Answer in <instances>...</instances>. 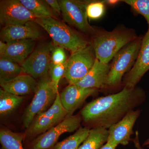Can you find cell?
<instances>
[{"instance_id": "cell-1", "label": "cell", "mask_w": 149, "mask_h": 149, "mask_svg": "<svg viewBox=\"0 0 149 149\" xmlns=\"http://www.w3.org/2000/svg\"><path fill=\"white\" fill-rule=\"evenodd\" d=\"M146 98V92L141 87H124L118 93L100 97L88 103L81 110L80 115L85 127L108 129L141 105Z\"/></svg>"}, {"instance_id": "cell-2", "label": "cell", "mask_w": 149, "mask_h": 149, "mask_svg": "<svg viewBox=\"0 0 149 149\" xmlns=\"http://www.w3.org/2000/svg\"><path fill=\"white\" fill-rule=\"evenodd\" d=\"M92 42L96 58L109 63L126 45L138 38L134 30L118 28L111 31H97Z\"/></svg>"}, {"instance_id": "cell-3", "label": "cell", "mask_w": 149, "mask_h": 149, "mask_svg": "<svg viewBox=\"0 0 149 149\" xmlns=\"http://www.w3.org/2000/svg\"><path fill=\"white\" fill-rule=\"evenodd\" d=\"M50 35L54 45L75 52L92 44L84 35L63 22L52 17L36 18L34 20Z\"/></svg>"}, {"instance_id": "cell-4", "label": "cell", "mask_w": 149, "mask_h": 149, "mask_svg": "<svg viewBox=\"0 0 149 149\" xmlns=\"http://www.w3.org/2000/svg\"><path fill=\"white\" fill-rule=\"evenodd\" d=\"M142 39L143 37H138L123 48L115 56L111 64L105 89H114L122 86L123 77L132 69L136 63Z\"/></svg>"}, {"instance_id": "cell-5", "label": "cell", "mask_w": 149, "mask_h": 149, "mask_svg": "<svg viewBox=\"0 0 149 149\" xmlns=\"http://www.w3.org/2000/svg\"><path fill=\"white\" fill-rule=\"evenodd\" d=\"M35 95L31 103L23 114L22 122L27 128L35 117L46 111L53 104L56 93L51 81L49 74L40 78L37 83Z\"/></svg>"}, {"instance_id": "cell-6", "label": "cell", "mask_w": 149, "mask_h": 149, "mask_svg": "<svg viewBox=\"0 0 149 149\" xmlns=\"http://www.w3.org/2000/svg\"><path fill=\"white\" fill-rule=\"evenodd\" d=\"M96 57L92 44L71 53L66 62L64 77L69 85H76L93 67Z\"/></svg>"}, {"instance_id": "cell-7", "label": "cell", "mask_w": 149, "mask_h": 149, "mask_svg": "<svg viewBox=\"0 0 149 149\" xmlns=\"http://www.w3.org/2000/svg\"><path fill=\"white\" fill-rule=\"evenodd\" d=\"M63 20L85 35L94 37L97 30L88 21L86 9L90 1L59 0Z\"/></svg>"}, {"instance_id": "cell-8", "label": "cell", "mask_w": 149, "mask_h": 149, "mask_svg": "<svg viewBox=\"0 0 149 149\" xmlns=\"http://www.w3.org/2000/svg\"><path fill=\"white\" fill-rule=\"evenodd\" d=\"M67 113L61 101L59 93L54 102L46 111L38 115L27 128L25 138L30 139L40 136L57 125L67 116Z\"/></svg>"}, {"instance_id": "cell-9", "label": "cell", "mask_w": 149, "mask_h": 149, "mask_svg": "<svg viewBox=\"0 0 149 149\" xmlns=\"http://www.w3.org/2000/svg\"><path fill=\"white\" fill-rule=\"evenodd\" d=\"M82 121L80 115L67 116L57 125L34 139L29 149H52L57 143L60 136L64 133L76 131L80 128Z\"/></svg>"}, {"instance_id": "cell-10", "label": "cell", "mask_w": 149, "mask_h": 149, "mask_svg": "<svg viewBox=\"0 0 149 149\" xmlns=\"http://www.w3.org/2000/svg\"><path fill=\"white\" fill-rule=\"evenodd\" d=\"M53 46V44L50 42L37 47L21 65L22 72L35 79L49 74Z\"/></svg>"}, {"instance_id": "cell-11", "label": "cell", "mask_w": 149, "mask_h": 149, "mask_svg": "<svg viewBox=\"0 0 149 149\" xmlns=\"http://www.w3.org/2000/svg\"><path fill=\"white\" fill-rule=\"evenodd\" d=\"M36 18L19 0L0 2V22L4 26L23 24Z\"/></svg>"}, {"instance_id": "cell-12", "label": "cell", "mask_w": 149, "mask_h": 149, "mask_svg": "<svg viewBox=\"0 0 149 149\" xmlns=\"http://www.w3.org/2000/svg\"><path fill=\"white\" fill-rule=\"evenodd\" d=\"M141 113L139 109L132 111L119 122L110 127L107 143L116 147L119 145H128L131 140L133 127Z\"/></svg>"}, {"instance_id": "cell-13", "label": "cell", "mask_w": 149, "mask_h": 149, "mask_svg": "<svg viewBox=\"0 0 149 149\" xmlns=\"http://www.w3.org/2000/svg\"><path fill=\"white\" fill-rule=\"evenodd\" d=\"M149 70V31L143 37L142 45L135 64L122 80V86L134 88Z\"/></svg>"}, {"instance_id": "cell-14", "label": "cell", "mask_w": 149, "mask_h": 149, "mask_svg": "<svg viewBox=\"0 0 149 149\" xmlns=\"http://www.w3.org/2000/svg\"><path fill=\"white\" fill-rule=\"evenodd\" d=\"M100 90L94 88H80L76 85H69L60 94L61 101L67 116L73 113L89 97L96 95Z\"/></svg>"}, {"instance_id": "cell-15", "label": "cell", "mask_w": 149, "mask_h": 149, "mask_svg": "<svg viewBox=\"0 0 149 149\" xmlns=\"http://www.w3.org/2000/svg\"><path fill=\"white\" fill-rule=\"evenodd\" d=\"M41 36L38 24L34 21L20 25L4 26L0 33L1 41L6 43L16 40H35Z\"/></svg>"}, {"instance_id": "cell-16", "label": "cell", "mask_w": 149, "mask_h": 149, "mask_svg": "<svg viewBox=\"0 0 149 149\" xmlns=\"http://www.w3.org/2000/svg\"><path fill=\"white\" fill-rule=\"evenodd\" d=\"M110 67L109 63H104L96 59L91 70L76 85L84 88H94L99 90L104 89Z\"/></svg>"}, {"instance_id": "cell-17", "label": "cell", "mask_w": 149, "mask_h": 149, "mask_svg": "<svg viewBox=\"0 0 149 149\" xmlns=\"http://www.w3.org/2000/svg\"><path fill=\"white\" fill-rule=\"evenodd\" d=\"M35 40H19L7 42L6 50L2 58L21 65L34 50Z\"/></svg>"}, {"instance_id": "cell-18", "label": "cell", "mask_w": 149, "mask_h": 149, "mask_svg": "<svg viewBox=\"0 0 149 149\" xmlns=\"http://www.w3.org/2000/svg\"><path fill=\"white\" fill-rule=\"evenodd\" d=\"M1 88L15 95H27L35 92L37 83L35 79L29 74H20L6 82L0 83Z\"/></svg>"}, {"instance_id": "cell-19", "label": "cell", "mask_w": 149, "mask_h": 149, "mask_svg": "<svg viewBox=\"0 0 149 149\" xmlns=\"http://www.w3.org/2000/svg\"><path fill=\"white\" fill-rule=\"evenodd\" d=\"M108 136V129L101 127L92 128L78 149H100L107 142Z\"/></svg>"}, {"instance_id": "cell-20", "label": "cell", "mask_w": 149, "mask_h": 149, "mask_svg": "<svg viewBox=\"0 0 149 149\" xmlns=\"http://www.w3.org/2000/svg\"><path fill=\"white\" fill-rule=\"evenodd\" d=\"M24 100L21 96L15 95L2 88L0 89V115L4 117L10 114Z\"/></svg>"}, {"instance_id": "cell-21", "label": "cell", "mask_w": 149, "mask_h": 149, "mask_svg": "<svg viewBox=\"0 0 149 149\" xmlns=\"http://www.w3.org/2000/svg\"><path fill=\"white\" fill-rule=\"evenodd\" d=\"M90 130L88 127H80L73 135L57 143L52 149H78L87 139Z\"/></svg>"}, {"instance_id": "cell-22", "label": "cell", "mask_w": 149, "mask_h": 149, "mask_svg": "<svg viewBox=\"0 0 149 149\" xmlns=\"http://www.w3.org/2000/svg\"><path fill=\"white\" fill-rule=\"evenodd\" d=\"M20 3L37 18L52 17L54 14L44 1L39 0H19Z\"/></svg>"}, {"instance_id": "cell-23", "label": "cell", "mask_w": 149, "mask_h": 149, "mask_svg": "<svg viewBox=\"0 0 149 149\" xmlns=\"http://www.w3.org/2000/svg\"><path fill=\"white\" fill-rule=\"evenodd\" d=\"M22 72L20 65L7 59L0 58V83L11 80Z\"/></svg>"}, {"instance_id": "cell-24", "label": "cell", "mask_w": 149, "mask_h": 149, "mask_svg": "<svg viewBox=\"0 0 149 149\" xmlns=\"http://www.w3.org/2000/svg\"><path fill=\"white\" fill-rule=\"evenodd\" d=\"M23 136L7 129L0 131V143L2 149H24L22 146Z\"/></svg>"}, {"instance_id": "cell-25", "label": "cell", "mask_w": 149, "mask_h": 149, "mask_svg": "<svg viewBox=\"0 0 149 149\" xmlns=\"http://www.w3.org/2000/svg\"><path fill=\"white\" fill-rule=\"evenodd\" d=\"M130 6L134 11L143 15L148 23L149 31V0H125L121 1Z\"/></svg>"}, {"instance_id": "cell-26", "label": "cell", "mask_w": 149, "mask_h": 149, "mask_svg": "<svg viewBox=\"0 0 149 149\" xmlns=\"http://www.w3.org/2000/svg\"><path fill=\"white\" fill-rule=\"evenodd\" d=\"M106 4L104 1H90L86 9L87 16L91 19H97L103 16Z\"/></svg>"}, {"instance_id": "cell-27", "label": "cell", "mask_w": 149, "mask_h": 149, "mask_svg": "<svg viewBox=\"0 0 149 149\" xmlns=\"http://www.w3.org/2000/svg\"><path fill=\"white\" fill-rule=\"evenodd\" d=\"M66 63L61 65L51 64L49 70V75L56 93H58V85L61 79L64 76Z\"/></svg>"}, {"instance_id": "cell-28", "label": "cell", "mask_w": 149, "mask_h": 149, "mask_svg": "<svg viewBox=\"0 0 149 149\" xmlns=\"http://www.w3.org/2000/svg\"><path fill=\"white\" fill-rule=\"evenodd\" d=\"M68 59L65 49L53 45L51 52V63L53 65L65 64Z\"/></svg>"}, {"instance_id": "cell-29", "label": "cell", "mask_w": 149, "mask_h": 149, "mask_svg": "<svg viewBox=\"0 0 149 149\" xmlns=\"http://www.w3.org/2000/svg\"><path fill=\"white\" fill-rule=\"evenodd\" d=\"M45 2L51 8L53 13L54 12L56 14L60 15L61 13V8L58 1L57 0H45Z\"/></svg>"}, {"instance_id": "cell-30", "label": "cell", "mask_w": 149, "mask_h": 149, "mask_svg": "<svg viewBox=\"0 0 149 149\" xmlns=\"http://www.w3.org/2000/svg\"><path fill=\"white\" fill-rule=\"evenodd\" d=\"M7 48V44L3 41H0V58H2L5 53Z\"/></svg>"}, {"instance_id": "cell-31", "label": "cell", "mask_w": 149, "mask_h": 149, "mask_svg": "<svg viewBox=\"0 0 149 149\" xmlns=\"http://www.w3.org/2000/svg\"><path fill=\"white\" fill-rule=\"evenodd\" d=\"M104 1L106 4L110 6L115 5L116 4L120 1H118V0H107V1Z\"/></svg>"}, {"instance_id": "cell-32", "label": "cell", "mask_w": 149, "mask_h": 149, "mask_svg": "<svg viewBox=\"0 0 149 149\" xmlns=\"http://www.w3.org/2000/svg\"><path fill=\"white\" fill-rule=\"evenodd\" d=\"M116 147L107 143L100 149H116Z\"/></svg>"}, {"instance_id": "cell-33", "label": "cell", "mask_w": 149, "mask_h": 149, "mask_svg": "<svg viewBox=\"0 0 149 149\" xmlns=\"http://www.w3.org/2000/svg\"><path fill=\"white\" fill-rule=\"evenodd\" d=\"M143 146H147L149 148V139H147L144 142L143 144Z\"/></svg>"}]
</instances>
